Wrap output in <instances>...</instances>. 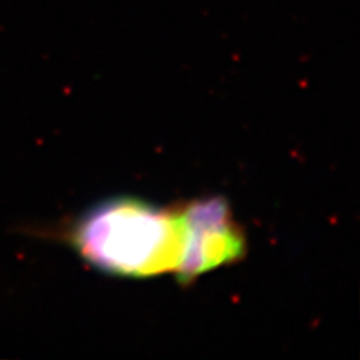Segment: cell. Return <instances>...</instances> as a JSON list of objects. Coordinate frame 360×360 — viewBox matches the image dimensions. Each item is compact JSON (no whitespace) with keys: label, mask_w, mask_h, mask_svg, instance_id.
<instances>
[{"label":"cell","mask_w":360,"mask_h":360,"mask_svg":"<svg viewBox=\"0 0 360 360\" xmlns=\"http://www.w3.org/2000/svg\"><path fill=\"white\" fill-rule=\"evenodd\" d=\"M189 246L180 284L188 285L210 270L239 262L246 252V240L236 224L229 202L209 197L186 202Z\"/></svg>","instance_id":"2"},{"label":"cell","mask_w":360,"mask_h":360,"mask_svg":"<svg viewBox=\"0 0 360 360\" xmlns=\"http://www.w3.org/2000/svg\"><path fill=\"white\" fill-rule=\"evenodd\" d=\"M68 239L87 264L108 275L177 278L189 246L186 202L164 207L132 197L110 198L89 209Z\"/></svg>","instance_id":"1"}]
</instances>
